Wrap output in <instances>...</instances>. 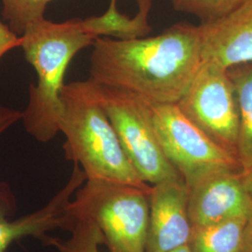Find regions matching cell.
Masks as SVG:
<instances>
[{"instance_id": "1", "label": "cell", "mask_w": 252, "mask_h": 252, "mask_svg": "<svg viewBox=\"0 0 252 252\" xmlns=\"http://www.w3.org/2000/svg\"><path fill=\"white\" fill-rule=\"evenodd\" d=\"M90 79L133 93L151 104L177 103L202 64L200 26L179 23L157 36L97 37Z\"/></svg>"}, {"instance_id": "2", "label": "cell", "mask_w": 252, "mask_h": 252, "mask_svg": "<svg viewBox=\"0 0 252 252\" xmlns=\"http://www.w3.org/2000/svg\"><path fill=\"white\" fill-rule=\"evenodd\" d=\"M94 41L81 19L63 23L41 19L27 27L21 36L20 48L36 74V83L29 85L28 103L22 120L27 133L37 141L49 142L60 132L64 75L76 54Z\"/></svg>"}, {"instance_id": "3", "label": "cell", "mask_w": 252, "mask_h": 252, "mask_svg": "<svg viewBox=\"0 0 252 252\" xmlns=\"http://www.w3.org/2000/svg\"><path fill=\"white\" fill-rule=\"evenodd\" d=\"M59 130L64 156L78 163L87 180L131 184L149 189L127 157L92 79L69 82L61 92Z\"/></svg>"}, {"instance_id": "4", "label": "cell", "mask_w": 252, "mask_h": 252, "mask_svg": "<svg viewBox=\"0 0 252 252\" xmlns=\"http://www.w3.org/2000/svg\"><path fill=\"white\" fill-rule=\"evenodd\" d=\"M150 189L86 180L75 192L67 214L71 219L92 220L99 228L109 252H146Z\"/></svg>"}, {"instance_id": "5", "label": "cell", "mask_w": 252, "mask_h": 252, "mask_svg": "<svg viewBox=\"0 0 252 252\" xmlns=\"http://www.w3.org/2000/svg\"><path fill=\"white\" fill-rule=\"evenodd\" d=\"M98 90L119 140L141 180L153 185L182 178L159 143L151 103L133 93L114 87L98 84Z\"/></svg>"}, {"instance_id": "6", "label": "cell", "mask_w": 252, "mask_h": 252, "mask_svg": "<svg viewBox=\"0 0 252 252\" xmlns=\"http://www.w3.org/2000/svg\"><path fill=\"white\" fill-rule=\"evenodd\" d=\"M151 105L159 143L186 185L211 172H242L237 158L185 117L176 103Z\"/></svg>"}, {"instance_id": "7", "label": "cell", "mask_w": 252, "mask_h": 252, "mask_svg": "<svg viewBox=\"0 0 252 252\" xmlns=\"http://www.w3.org/2000/svg\"><path fill=\"white\" fill-rule=\"evenodd\" d=\"M176 104L211 140L237 158L240 114L234 83L227 69L202 62Z\"/></svg>"}, {"instance_id": "8", "label": "cell", "mask_w": 252, "mask_h": 252, "mask_svg": "<svg viewBox=\"0 0 252 252\" xmlns=\"http://www.w3.org/2000/svg\"><path fill=\"white\" fill-rule=\"evenodd\" d=\"M86 180L81 166L74 162L70 179L44 207L15 220H10L14 197L7 185L0 184V252H7L11 244L27 236L43 242L51 231L59 228L68 231L71 220L67 207L77 189Z\"/></svg>"}, {"instance_id": "9", "label": "cell", "mask_w": 252, "mask_h": 252, "mask_svg": "<svg viewBox=\"0 0 252 252\" xmlns=\"http://www.w3.org/2000/svg\"><path fill=\"white\" fill-rule=\"evenodd\" d=\"M242 172L219 170L186 185L192 228L252 217V198L241 181Z\"/></svg>"}, {"instance_id": "10", "label": "cell", "mask_w": 252, "mask_h": 252, "mask_svg": "<svg viewBox=\"0 0 252 252\" xmlns=\"http://www.w3.org/2000/svg\"><path fill=\"white\" fill-rule=\"evenodd\" d=\"M146 252H169L189 244L192 225L188 189L182 178L151 186Z\"/></svg>"}, {"instance_id": "11", "label": "cell", "mask_w": 252, "mask_h": 252, "mask_svg": "<svg viewBox=\"0 0 252 252\" xmlns=\"http://www.w3.org/2000/svg\"><path fill=\"white\" fill-rule=\"evenodd\" d=\"M202 62L225 69L252 63V0L222 18L201 23Z\"/></svg>"}, {"instance_id": "12", "label": "cell", "mask_w": 252, "mask_h": 252, "mask_svg": "<svg viewBox=\"0 0 252 252\" xmlns=\"http://www.w3.org/2000/svg\"><path fill=\"white\" fill-rule=\"evenodd\" d=\"M138 12L134 17L121 13L116 6V0H111L108 10L100 15L82 20L86 32L97 37L108 36L117 39H134L147 36L152 27L148 17L152 9V0H137Z\"/></svg>"}, {"instance_id": "13", "label": "cell", "mask_w": 252, "mask_h": 252, "mask_svg": "<svg viewBox=\"0 0 252 252\" xmlns=\"http://www.w3.org/2000/svg\"><path fill=\"white\" fill-rule=\"evenodd\" d=\"M238 100L240 124L237 160L242 172L252 167V63H244L227 69Z\"/></svg>"}, {"instance_id": "14", "label": "cell", "mask_w": 252, "mask_h": 252, "mask_svg": "<svg viewBox=\"0 0 252 252\" xmlns=\"http://www.w3.org/2000/svg\"><path fill=\"white\" fill-rule=\"evenodd\" d=\"M248 219H233L212 225L192 228V252H241Z\"/></svg>"}, {"instance_id": "15", "label": "cell", "mask_w": 252, "mask_h": 252, "mask_svg": "<svg viewBox=\"0 0 252 252\" xmlns=\"http://www.w3.org/2000/svg\"><path fill=\"white\" fill-rule=\"evenodd\" d=\"M70 220L68 239L62 240L49 235L42 243L53 246L59 252H101L99 247L105 245V238L99 228L89 220Z\"/></svg>"}, {"instance_id": "16", "label": "cell", "mask_w": 252, "mask_h": 252, "mask_svg": "<svg viewBox=\"0 0 252 252\" xmlns=\"http://www.w3.org/2000/svg\"><path fill=\"white\" fill-rule=\"evenodd\" d=\"M53 0H1L2 15L11 30L22 36L27 27L45 18L46 8Z\"/></svg>"}, {"instance_id": "17", "label": "cell", "mask_w": 252, "mask_h": 252, "mask_svg": "<svg viewBox=\"0 0 252 252\" xmlns=\"http://www.w3.org/2000/svg\"><path fill=\"white\" fill-rule=\"evenodd\" d=\"M251 0H172L175 10L196 16L201 23L222 18Z\"/></svg>"}, {"instance_id": "18", "label": "cell", "mask_w": 252, "mask_h": 252, "mask_svg": "<svg viewBox=\"0 0 252 252\" xmlns=\"http://www.w3.org/2000/svg\"><path fill=\"white\" fill-rule=\"evenodd\" d=\"M21 46V36L14 33L11 28L0 21V60L9 51Z\"/></svg>"}, {"instance_id": "19", "label": "cell", "mask_w": 252, "mask_h": 252, "mask_svg": "<svg viewBox=\"0 0 252 252\" xmlns=\"http://www.w3.org/2000/svg\"><path fill=\"white\" fill-rule=\"evenodd\" d=\"M23 118V111L0 106V135Z\"/></svg>"}, {"instance_id": "20", "label": "cell", "mask_w": 252, "mask_h": 252, "mask_svg": "<svg viewBox=\"0 0 252 252\" xmlns=\"http://www.w3.org/2000/svg\"><path fill=\"white\" fill-rule=\"evenodd\" d=\"M241 252H252V217L248 220L245 227Z\"/></svg>"}, {"instance_id": "21", "label": "cell", "mask_w": 252, "mask_h": 252, "mask_svg": "<svg viewBox=\"0 0 252 252\" xmlns=\"http://www.w3.org/2000/svg\"><path fill=\"white\" fill-rule=\"evenodd\" d=\"M241 181L243 183L244 188L252 198V167L243 171L240 175Z\"/></svg>"}, {"instance_id": "22", "label": "cell", "mask_w": 252, "mask_h": 252, "mask_svg": "<svg viewBox=\"0 0 252 252\" xmlns=\"http://www.w3.org/2000/svg\"><path fill=\"white\" fill-rule=\"evenodd\" d=\"M191 252V250H190V248H189V245H185V246H182V247H180V248H178V249H175V250H173L171 252Z\"/></svg>"}, {"instance_id": "23", "label": "cell", "mask_w": 252, "mask_h": 252, "mask_svg": "<svg viewBox=\"0 0 252 252\" xmlns=\"http://www.w3.org/2000/svg\"><path fill=\"white\" fill-rule=\"evenodd\" d=\"M136 1H137V0H136Z\"/></svg>"}]
</instances>
